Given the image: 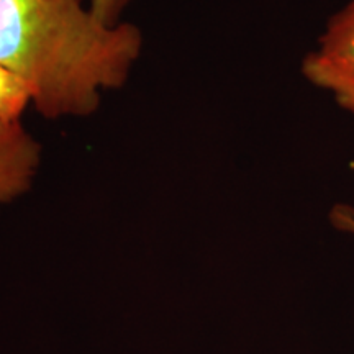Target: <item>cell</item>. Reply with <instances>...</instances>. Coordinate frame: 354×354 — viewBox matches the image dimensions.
Wrapping results in <instances>:
<instances>
[{
  "mask_svg": "<svg viewBox=\"0 0 354 354\" xmlns=\"http://www.w3.org/2000/svg\"><path fill=\"white\" fill-rule=\"evenodd\" d=\"M28 105H32L28 86L15 73L0 64V118L21 122Z\"/></svg>",
  "mask_w": 354,
  "mask_h": 354,
  "instance_id": "obj_4",
  "label": "cell"
},
{
  "mask_svg": "<svg viewBox=\"0 0 354 354\" xmlns=\"http://www.w3.org/2000/svg\"><path fill=\"white\" fill-rule=\"evenodd\" d=\"M300 73L336 107L354 115V0L326 20L315 46L304 56Z\"/></svg>",
  "mask_w": 354,
  "mask_h": 354,
  "instance_id": "obj_2",
  "label": "cell"
},
{
  "mask_svg": "<svg viewBox=\"0 0 354 354\" xmlns=\"http://www.w3.org/2000/svg\"><path fill=\"white\" fill-rule=\"evenodd\" d=\"M133 3V0H87L92 13L105 25H118L123 21V13Z\"/></svg>",
  "mask_w": 354,
  "mask_h": 354,
  "instance_id": "obj_5",
  "label": "cell"
},
{
  "mask_svg": "<svg viewBox=\"0 0 354 354\" xmlns=\"http://www.w3.org/2000/svg\"><path fill=\"white\" fill-rule=\"evenodd\" d=\"M41 165V145L21 122L0 118V207L32 187Z\"/></svg>",
  "mask_w": 354,
  "mask_h": 354,
  "instance_id": "obj_3",
  "label": "cell"
},
{
  "mask_svg": "<svg viewBox=\"0 0 354 354\" xmlns=\"http://www.w3.org/2000/svg\"><path fill=\"white\" fill-rule=\"evenodd\" d=\"M130 21L105 25L82 0H0V64L32 92L43 118H86L130 79L143 53Z\"/></svg>",
  "mask_w": 354,
  "mask_h": 354,
  "instance_id": "obj_1",
  "label": "cell"
},
{
  "mask_svg": "<svg viewBox=\"0 0 354 354\" xmlns=\"http://www.w3.org/2000/svg\"><path fill=\"white\" fill-rule=\"evenodd\" d=\"M330 221L339 232L354 234V207L338 203L330 212Z\"/></svg>",
  "mask_w": 354,
  "mask_h": 354,
  "instance_id": "obj_6",
  "label": "cell"
}]
</instances>
